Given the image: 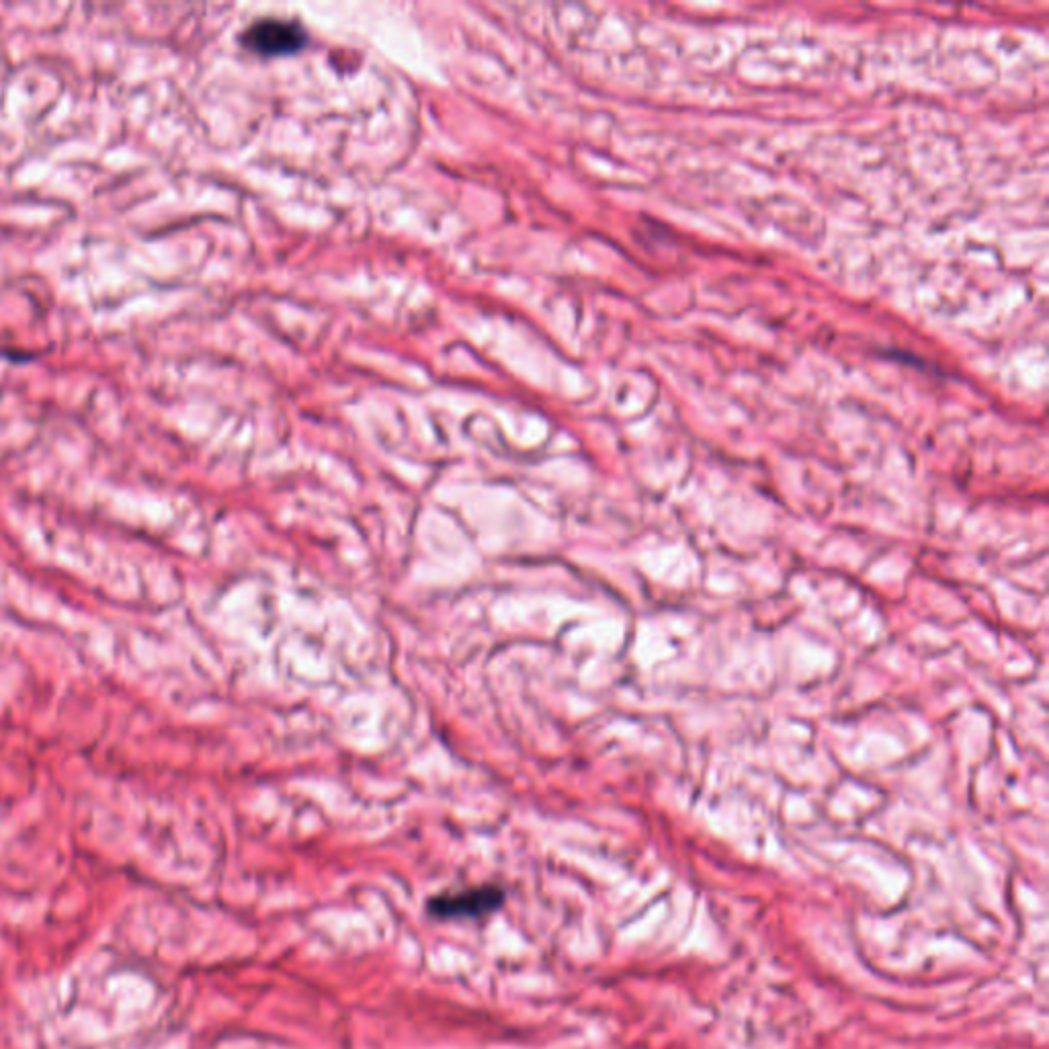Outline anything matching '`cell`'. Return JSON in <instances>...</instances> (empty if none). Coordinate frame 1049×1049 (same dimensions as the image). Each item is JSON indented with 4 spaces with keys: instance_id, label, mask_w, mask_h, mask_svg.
Here are the masks:
<instances>
[{
    "instance_id": "2",
    "label": "cell",
    "mask_w": 1049,
    "mask_h": 1049,
    "mask_svg": "<svg viewBox=\"0 0 1049 1049\" xmlns=\"http://www.w3.org/2000/svg\"><path fill=\"white\" fill-rule=\"evenodd\" d=\"M308 44L306 29L296 21L263 19L242 35V46L259 56L298 54Z\"/></svg>"
},
{
    "instance_id": "1",
    "label": "cell",
    "mask_w": 1049,
    "mask_h": 1049,
    "mask_svg": "<svg viewBox=\"0 0 1049 1049\" xmlns=\"http://www.w3.org/2000/svg\"><path fill=\"white\" fill-rule=\"evenodd\" d=\"M505 890L498 886H478L457 892H443L427 902V912L439 920L484 918L505 904Z\"/></svg>"
}]
</instances>
